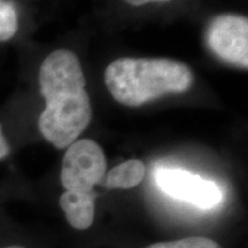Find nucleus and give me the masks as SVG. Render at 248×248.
I'll return each mask as SVG.
<instances>
[{"mask_svg": "<svg viewBox=\"0 0 248 248\" xmlns=\"http://www.w3.org/2000/svg\"><path fill=\"white\" fill-rule=\"evenodd\" d=\"M39 84L46 99L39 130L55 148H68L78 141L91 120L86 76L78 55L61 48L46 57L39 72Z\"/></svg>", "mask_w": 248, "mask_h": 248, "instance_id": "nucleus-1", "label": "nucleus"}, {"mask_svg": "<svg viewBox=\"0 0 248 248\" xmlns=\"http://www.w3.org/2000/svg\"><path fill=\"white\" fill-rule=\"evenodd\" d=\"M104 80L119 104L135 108L167 94L185 93L193 83V73L187 65L170 58L124 57L108 65Z\"/></svg>", "mask_w": 248, "mask_h": 248, "instance_id": "nucleus-2", "label": "nucleus"}, {"mask_svg": "<svg viewBox=\"0 0 248 248\" xmlns=\"http://www.w3.org/2000/svg\"><path fill=\"white\" fill-rule=\"evenodd\" d=\"M107 171V157L97 142L79 140L71 143L63 156L62 186L68 192L90 193L101 184Z\"/></svg>", "mask_w": 248, "mask_h": 248, "instance_id": "nucleus-3", "label": "nucleus"}, {"mask_svg": "<svg viewBox=\"0 0 248 248\" xmlns=\"http://www.w3.org/2000/svg\"><path fill=\"white\" fill-rule=\"evenodd\" d=\"M207 46L222 61L248 68V19L239 14H221L208 24Z\"/></svg>", "mask_w": 248, "mask_h": 248, "instance_id": "nucleus-4", "label": "nucleus"}, {"mask_svg": "<svg viewBox=\"0 0 248 248\" xmlns=\"http://www.w3.org/2000/svg\"><path fill=\"white\" fill-rule=\"evenodd\" d=\"M159 187L174 199L195 204L200 208H213L221 203L222 192L213 181L181 169L161 167L156 171Z\"/></svg>", "mask_w": 248, "mask_h": 248, "instance_id": "nucleus-5", "label": "nucleus"}, {"mask_svg": "<svg viewBox=\"0 0 248 248\" xmlns=\"http://www.w3.org/2000/svg\"><path fill=\"white\" fill-rule=\"evenodd\" d=\"M97 192L75 193L65 190L60 197V205L66 221L78 231H86L93 225L95 218V199Z\"/></svg>", "mask_w": 248, "mask_h": 248, "instance_id": "nucleus-6", "label": "nucleus"}, {"mask_svg": "<svg viewBox=\"0 0 248 248\" xmlns=\"http://www.w3.org/2000/svg\"><path fill=\"white\" fill-rule=\"evenodd\" d=\"M145 177V164L141 160L131 159L116 166L102 178L105 189H133L140 185Z\"/></svg>", "mask_w": 248, "mask_h": 248, "instance_id": "nucleus-7", "label": "nucleus"}, {"mask_svg": "<svg viewBox=\"0 0 248 248\" xmlns=\"http://www.w3.org/2000/svg\"><path fill=\"white\" fill-rule=\"evenodd\" d=\"M146 248H222L217 241L203 237V236H192L185 239L174 240V241H161L155 243Z\"/></svg>", "mask_w": 248, "mask_h": 248, "instance_id": "nucleus-8", "label": "nucleus"}, {"mask_svg": "<svg viewBox=\"0 0 248 248\" xmlns=\"http://www.w3.org/2000/svg\"><path fill=\"white\" fill-rule=\"evenodd\" d=\"M10 153V146L7 140L4 138V134L1 131V125H0V160L6 159Z\"/></svg>", "mask_w": 248, "mask_h": 248, "instance_id": "nucleus-9", "label": "nucleus"}, {"mask_svg": "<svg viewBox=\"0 0 248 248\" xmlns=\"http://www.w3.org/2000/svg\"><path fill=\"white\" fill-rule=\"evenodd\" d=\"M124 1L131 6H143L148 3H164V1H171V0H124Z\"/></svg>", "mask_w": 248, "mask_h": 248, "instance_id": "nucleus-10", "label": "nucleus"}, {"mask_svg": "<svg viewBox=\"0 0 248 248\" xmlns=\"http://www.w3.org/2000/svg\"><path fill=\"white\" fill-rule=\"evenodd\" d=\"M13 7H16L13 1H10V0H0V18L3 17Z\"/></svg>", "mask_w": 248, "mask_h": 248, "instance_id": "nucleus-11", "label": "nucleus"}, {"mask_svg": "<svg viewBox=\"0 0 248 248\" xmlns=\"http://www.w3.org/2000/svg\"><path fill=\"white\" fill-rule=\"evenodd\" d=\"M3 248H25V247H22V246H7V247H3Z\"/></svg>", "mask_w": 248, "mask_h": 248, "instance_id": "nucleus-12", "label": "nucleus"}]
</instances>
